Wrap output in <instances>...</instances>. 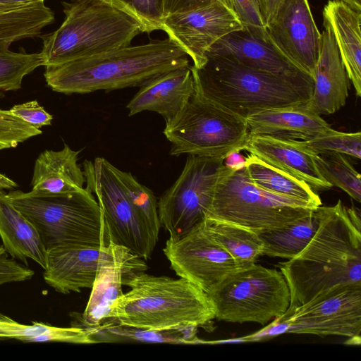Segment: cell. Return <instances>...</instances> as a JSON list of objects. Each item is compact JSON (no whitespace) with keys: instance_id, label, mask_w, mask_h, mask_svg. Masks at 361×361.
Listing matches in <instances>:
<instances>
[{"instance_id":"cell-1","label":"cell","mask_w":361,"mask_h":361,"mask_svg":"<svg viewBox=\"0 0 361 361\" xmlns=\"http://www.w3.org/2000/svg\"><path fill=\"white\" fill-rule=\"evenodd\" d=\"M318 226L305 248L279 262L290 293L287 312L339 285L361 284V219L360 210L338 200L333 206L314 210Z\"/></svg>"},{"instance_id":"cell-2","label":"cell","mask_w":361,"mask_h":361,"mask_svg":"<svg viewBox=\"0 0 361 361\" xmlns=\"http://www.w3.org/2000/svg\"><path fill=\"white\" fill-rule=\"evenodd\" d=\"M188 66V56L168 38L46 66L44 76L55 92L84 94L141 87L163 73Z\"/></svg>"},{"instance_id":"cell-3","label":"cell","mask_w":361,"mask_h":361,"mask_svg":"<svg viewBox=\"0 0 361 361\" xmlns=\"http://www.w3.org/2000/svg\"><path fill=\"white\" fill-rule=\"evenodd\" d=\"M195 92L245 118L257 112L307 103L311 77L275 74L233 60L208 56L200 68L190 66Z\"/></svg>"},{"instance_id":"cell-4","label":"cell","mask_w":361,"mask_h":361,"mask_svg":"<svg viewBox=\"0 0 361 361\" xmlns=\"http://www.w3.org/2000/svg\"><path fill=\"white\" fill-rule=\"evenodd\" d=\"M123 285L131 289L116 300L105 323L167 330L205 326L215 318L207 293L183 278L140 272L130 274Z\"/></svg>"},{"instance_id":"cell-5","label":"cell","mask_w":361,"mask_h":361,"mask_svg":"<svg viewBox=\"0 0 361 361\" xmlns=\"http://www.w3.org/2000/svg\"><path fill=\"white\" fill-rule=\"evenodd\" d=\"M65 19L41 36L44 66L58 65L130 46L144 32L141 24L107 0L62 2Z\"/></svg>"},{"instance_id":"cell-6","label":"cell","mask_w":361,"mask_h":361,"mask_svg":"<svg viewBox=\"0 0 361 361\" xmlns=\"http://www.w3.org/2000/svg\"><path fill=\"white\" fill-rule=\"evenodd\" d=\"M6 197L35 226L47 251L112 243L100 207L86 188L68 194L11 190Z\"/></svg>"},{"instance_id":"cell-7","label":"cell","mask_w":361,"mask_h":361,"mask_svg":"<svg viewBox=\"0 0 361 361\" xmlns=\"http://www.w3.org/2000/svg\"><path fill=\"white\" fill-rule=\"evenodd\" d=\"M315 205L256 185L245 167H222L206 219L235 224L257 234L285 228L312 214Z\"/></svg>"},{"instance_id":"cell-8","label":"cell","mask_w":361,"mask_h":361,"mask_svg":"<svg viewBox=\"0 0 361 361\" xmlns=\"http://www.w3.org/2000/svg\"><path fill=\"white\" fill-rule=\"evenodd\" d=\"M163 133L171 143L170 154L224 159L242 151L250 133L245 118L195 93Z\"/></svg>"},{"instance_id":"cell-9","label":"cell","mask_w":361,"mask_h":361,"mask_svg":"<svg viewBox=\"0 0 361 361\" xmlns=\"http://www.w3.org/2000/svg\"><path fill=\"white\" fill-rule=\"evenodd\" d=\"M207 295L217 319L262 325L282 316L290 302L281 271L255 263L230 274Z\"/></svg>"},{"instance_id":"cell-10","label":"cell","mask_w":361,"mask_h":361,"mask_svg":"<svg viewBox=\"0 0 361 361\" xmlns=\"http://www.w3.org/2000/svg\"><path fill=\"white\" fill-rule=\"evenodd\" d=\"M116 169L102 157L85 160L86 188L97 199L111 243L147 259L158 240L130 202Z\"/></svg>"},{"instance_id":"cell-11","label":"cell","mask_w":361,"mask_h":361,"mask_svg":"<svg viewBox=\"0 0 361 361\" xmlns=\"http://www.w3.org/2000/svg\"><path fill=\"white\" fill-rule=\"evenodd\" d=\"M224 159L188 155L180 175L158 201L161 226L169 238L178 239L204 221Z\"/></svg>"},{"instance_id":"cell-12","label":"cell","mask_w":361,"mask_h":361,"mask_svg":"<svg viewBox=\"0 0 361 361\" xmlns=\"http://www.w3.org/2000/svg\"><path fill=\"white\" fill-rule=\"evenodd\" d=\"M276 319L286 333L360 338L361 284L334 286Z\"/></svg>"},{"instance_id":"cell-13","label":"cell","mask_w":361,"mask_h":361,"mask_svg":"<svg viewBox=\"0 0 361 361\" xmlns=\"http://www.w3.org/2000/svg\"><path fill=\"white\" fill-rule=\"evenodd\" d=\"M163 252L177 275L206 293L240 269L233 258L209 234L204 221L178 239L169 238Z\"/></svg>"},{"instance_id":"cell-14","label":"cell","mask_w":361,"mask_h":361,"mask_svg":"<svg viewBox=\"0 0 361 361\" xmlns=\"http://www.w3.org/2000/svg\"><path fill=\"white\" fill-rule=\"evenodd\" d=\"M243 29L235 13L217 0L192 10L166 17L162 30L200 68L206 62L208 49L227 34Z\"/></svg>"},{"instance_id":"cell-15","label":"cell","mask_w":361,"mask_h":361,"mask_svg":"<svg viewBox=\"0 0 361 361\" xmlns=\"http://www.w3.org/2000/svg\"><path fill=\"white\" fill-rule=\"evenodd\" d=\"M266 30L268 40L279 53L313 80L322 35L308 0H285Z\"/></svg>"},{"instance_id":"cell-16","label":"cell","mask_w":361,"mask_h":361,"mask_svg":"<svg viewBox=\"0 0 361 361\" xmlns=\"http://www.w3.org/2000/svg\"><path fill=\"white\" fill-rule=\"evenodd\" d=\"M118 245L104 247H62L48 251L44 269V281L55 290L67 294L92 288L98 269L111 257Z\"/></svg>"},{"instance_id":"cell-17","label":"cell","mask_w":361,"mask_h":361,"mask_svg":"<svg viewBox=\"0 0 361 361\" xmlns=\"http://www.w3.org/2000/svg\"><path fill=\"white\" fill-rule=\"evenodd\" d=\"M147 269L142 258L118 245L114 254L98 269L89 301L80 316V327H95L104 324L113 305L124 293L123 281L130 274Z\"/></svg>"},{"instance_id":"cell-18","label":"cell","mask_w":361,"mask_h":361,"mask_svg":"<svg viewBox=\"0 0 361 361\" xmlns=\"http://www.w3.org/2000/svg\"><path fill=\"white\" fill-rule=\"evenodd\" d=\"M321 47L315 66L314 88L307 106L314 113L330 115L346 103L350 80L330 27L323 23Z\"/></svg>"},{"instance_id":"cell-19","label":"cell","mask_w":361,"mask_h":361,"mask_svg":"<svg viewBox=\"0 0 361 361\" xmlns=\"http://www.w3.org/2000/svg\"><path fill=\"white\" fill-rule=\"evenodd\" d=\"M244 150L265 163L303 180L316 192L333 187L320 174L313 154L298 145L295 140L250 134Z\"/></svg>"},{"instance_id":"cell-20","label":"cell","mask_w":361,"mask_h":361,"mask_svg":"<svg viewBox=\"0 0 361 361\" xmlns=\"http://www.w3.org/2000/svg\"><path fill=\"white\" fill-rule=\"evenodd\" d=\"M127 104L128 115L154 111L167 122L172 119L195 94L190 66L163 73L140 87Z\"/></svg>"},{"instance_id":"cell-21","label":"cell","mask_w":361,"mask_h":361,"mask_svg":"<svg viewBox=\"0 0 361 361\" xmlns=\"http://www.w3.org/2000/svg\"><path fill=\"white\" fill-rule=\"evenodd\" d=\"M205 56L226 58L245 66L275 74L298 75L303 73L286 60L269 40L258 37L244 28L231 32L217 40L208 49Z\"/></svg>"},{"instance_id":"cell-22","label":"cell","mask_w":361,"mask_h":361,"mask_svg":"<svg viewBox=\"0 0 361 361\" xmlns=\"http://www.w3.org/2000/svg\"><path fill=\"white\" fill-rule=\"evenodd\" d=\"M245 121L251 135L298 140H309L331 129L306 103L261 111L247 116Z\"/></svg>"},{"instance_id":"cell-23","label":"cell","mask_w":361,"mask_h":361,"mask_svg":"<svg viewBox=\"0 0 361 361\" xmlns=\"http://www.w3.org/2000/svg\"><path fill=\"white\" fill-rule=\"evenodd\" d=\"M323 23L332 31L355 94L361 96V11L338 0H329L322 11Z\"/></svg>"},{"instance_id":"cell-24","label":"cell","mask_w":361,"mask_h":361,"mask_svg":"<svg viewBox=\"0 0 361 361\" xmlns=\"http://www.w3.org/2000/svg\"><path fill=\"white\" fill-rule=\"evenodd\" d=\"M80 152L66 144L59 151H43L35 163L31 190L49 194L83 191L85 178L77 163Z\"/></svg>"},{"instance_id":"cell-25","label":"cell","mask_w":361,"mask_h":361,"mask_svg":"<svg viewBox=\"0 0 361 361\" xmlns=\"http://www.w3.org/2000/svg\"><path fill=\"white\" fill-rule=\"evenodd\" d=\"M0 238L2 245L12 258L27 266V259L37 262L44 269L48 251L35 226L27 219L0 189Z\"/></svg>"},{"instance_id":"cell-26","label":"cell","mask_w":361,"mask_h":361,"mask_svg":"<svg viewBox=\"0 0 361 361\" xmlns=\"http://www.w3.org/2000/svg\"><path fill=\"white\" fill-rule=\"evenodd\" d=\"M197 326L178 329L151 330L133 326L105 323L87 328L91 339L97 343H169L176 344L207 343L197 337Z\"/></svg>"},{"instance_id":"cell-27","label":"cell","mask_w":361,"mask_h":361,"mask_svg":"<svg viewBox=\"0 0 361 361\" xmlns=\"http://www.w3.org/2000/svg\"><path fill=\"white\" fill-rule=\"evenodd\" d=\"M245 169L250 179L266 190L322 205L317 192L303 180L275 168L252 154L246 157Z\"/></svg>"},{"instance_id":"cell-28","label":"cell","mask_w":361,"mask_h":361,"mask_svg":"<svg viewBox=\"0 0 361 361\" xmlns=\"http://www.w3.org/2000/svg\"><path fill=\"white\" fill-rule=\"evenodd\" d=\"M204 224L212 238L233 258L240 269L252 265L262 255L264 245L257 233L211 219H205Z\"/></svg>"},{"instance_id":"cell-29","label":"cell","mask_w":361,"mask_h":361,"mask_svg":"<svg viewBox=\"0 0 361 361\" xmlns=\"http://www.w3.org/2000/svg\"><path fill=\"white\" fill-rule=\"evenodd\" d=\"M54 20V13L44 1L0 10V42L12 43L39 37L42 29Z\"/></svg>"},{"instance_id":"cell-30","label":"cell","mask_w":361,"mask_h":361,"mask_svg":"<svg viewBox=\"0 0 361 361\" xmlns=\"http://www.w3.org/2000/svg\"><path fill=\"white\" fill-rule=\"evenodd\" d=\"M317 226L314 211L285 228L258 234L264 245L262 255L288 259L293 258L310 242Z\"/></svg>"},{"instance_id":"cell-31","label":"cell","mask_w":361,"mask_h":361,"mask_svg":"<svg viewBox=\"0 0 361 361\" xmlns=\"http://www.w3.org/2000/svg\"><path fill=\"white\" fill-rule=\"evenodd\" d=\"M313 159L320 174L326 181L360 202L361 176L345 154L324 152L314 154Z\"/></svg>"},{"instance_id":"cell-32","label":"cell","mask_w":361,"mask_h":361,"mask_svg":"<svg viewBox=\"0 0 361 361\" xmlns=\"http://www.w3.org/2000/svg\"><path fill=\"white\" fill-rule=\"evenodd\" d=\"M11 44L0 42V97L5 92L20 89L25 75L44 65L40 52H14L9 49Z\"/></svg>"},{"instance_id":"cell-33","label":"cell","mask_w":361,"mask_h":361,"mask_svg":"<svg viewBox=\"0 0 361 361\" xmlns=\"http://www.w3.org/2000/svg\"><path fill=\"white\" fill-rule=\"evenodd\" d=\"M116 172L130 202L158 240L161 223L158 202L153 192L140 183L130 172L117 168Z\"/></svg>"},{"instance_id":"cell-34","label":"cell","mask_w":361,"mask_h":361,"mask_svg":"<svg viewBox=\"0 0 361 361\" xmlns=\"http://www.w3.org/2000/svg\"><path fill=\"white\" fill-rule=\"evenodd\" d=\"M298 145L312 154L337 152L358 159L361 157V133H343L330 129L306 140H295Z\"/></svg>"},{"instance_id":"cell-35","label":"cell","mask_w":361,"mask_h":361,"mask_svg":"<svg viewBox=\"0 0 361 361\" xmlns=\"http://www.w3.org/2000/svg\"><path fill=\"white\" fill-rule=\"evenodd\" d=\"M114 6L135 18L144 32L162 30L163 0H107Z\"/></svg>"},{"instance_id":"cell-36","label":"cell","mask_w":361,"mask_h":361,"mask_svg":"<svg viewBox=\"0 0 361 361\" xmlns=\"http://www.w3.org/2000/svg\"><path fill=\"white\" fill-rule=\"evenodd\" d=\"M42 130L13 116L9 110L0 109V150L13 148Z\"/></svg>"},{"instance_id":"cell-37","label":"cell","mask_w":361,"mask_h":361,"mask_svg":"<svg viewBox=\"0 0 361 361\" xmlns=\"http://www.w3.org/2000/svg\"><path fill=\"white\" fill-rule=\"evenodd\" d=\"M58 329L48 324L32 322L31 325L20 324L0 313V340L14 339L24 343L32 342L35 337L53 332Z\"/></svg>"},{"instance_id":"cell-38","label":"cell","mask_w":361,"mask_h":361,"mask_svg":"<svg viewBox=\"0 0 361 361\" xmlns=\"http://www.w3.org/2000/svg\"><path fill=\"white\" fill-rule=\"evenodd\" d=\"M233 11L243 28L255 36L268 40L257 0H232Z\"/></svg>"},{"instance_id":"cell-39","label":"cell","mask_w":361,"mask_h":361,"mask_svg":"<svg viewBox=\"0 0 361 361\" xmlns=\"http://www.w3.org/2000/svg\"><path fill=\"white\" fill-rule=\"evenodd\" d=\"M34 274L33 270L9 257L3 245L0 246V286L29 280Z\"/></svg>"},{"instance_id":"cell-40","label":"cell","mask_w":361,"mask_h":361,"mask_svg":"<svg viewBox=\"0 0 361 361\" xmlns=\"http://www.w3.org/2000/svg\"><path fill=\"white\" fill-rule=\"evenodd\" d=\"M9 111L13 116L38 129L51 125L53 119V116L35 100L16 104Z\"/></svg>"},{"instance_id":"cell-41","label":"cell","mask_w":361,"mask_h":361,"mask_svg":"<svg viewBox=\"0 0 361 361\" xmlns=\"http://www.w3.org/2000/svg\"><path fill=\"white\" fill-rule=\"evenodd\" d=\"M210 0H163L164 18L184 13L199 7Z\"/></svg>"},{"instance_id":"cell-42","label":"cell","mask_w":361,"mask_h":361,"mask_svg":"<svg viewBox=\"0 0 361 361\" xmlns=\"http://www.w3.org/2000/svg\"><path fill=\"white\" fill-rule=\"evenodd\" d=\"M265 27L272 21L285 0H257Z\"/></svg>"},{"instance_id":"cell-43","label":"cell","mask_w":361,"mask_h":361,"mask_svg":"<svg viewBox=\"0 0 361 361\" xmlns=\"http://www.w3.org/2000/svg\"><path fill=\"white\" fill-rule=\"evenodd\" d=\"M241 151H233L228 154L224 159V165L231 170H238L245 166L246 157H244Z\"/></svg>"},{"instance_id":"cell-44","label":"cell","mask_w":361,"mask_h":361,"mask_svg":"<svg viewBox=\"0 0 361 361\" xmlns=\"http://www.w3.org/2000/svg\"><path fill=\"white\" fill-rule=\"evenodd\" d=\"M38 1H44V0H0V10L12 8Z\"/></svg>"},{"instance_id":"cell-45","label":"cell","mask_w":361,"mask_h":361,"mask_svg":"<svg viewBox=\"0 0 361 361\" xmlns=\"http://www.w3.org/2000/svg\"><path fill=\"white\" fill-rule=\"evenodd\" d=\"M18 187L17 183L8 178L6 176L0 173V189L1 190H13Z\"/></svg>"},{"instance_id":"cell-46","label":"cell","mask_w":361,"mask_h":361,"mask_svg":"<svg viewBox=\"0 0 361 361\" xmlns=\"http://www.w3.org/2000/svg\"><path fill=\"white\" fill-rule=\"evenodd\" d=\"M341 1L348 6H350L353 9L361 11V0H338Z\"/></svg>"},{"instance_id":"cell-47","label":"cell","mask_w":361,"mask_h":361,"mask_svg":"<svg viewBox=\"0 0 361 361\" xmlns=\"http://www.w3.org/2000/svg\"><path fill=\"white\" fill-rule=\"evenodd\" d=\"M217 1H219L221 4H222L224 6H225L226 8H228L229 10H231V11H233L234 13L232 0H217Z\"/></svg>"}]
</instances>
